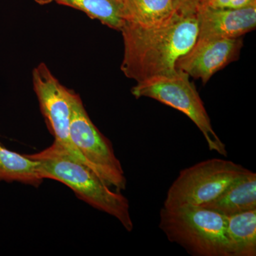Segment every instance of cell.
Instances as JSON below:
<instances>
[{
  "label": "cell",
  "mask_w": 256,
  "mask_h": 256,
  "mask_svg": "<svg viewBox=\"0 0 256 256\" xmlns=\"http://www.w3.org/2000/svg\"><path fill=\"white\" fill-rule=\"evenodd\" d=\"M124 43L121 70L136 82L176 72L178 60L198 38L196 14H178L158 28H142L126 22L120 30Z\"/></svg>",
  "instance_id": "1"
},
{
  "label": "cell",
  "mask_w": 256,
  "mask_h": 256,
  "mask_svg": "<svg viewBox=\"0 0 256 256\" xmlns=\"http://www.w3.org/2000/svg\"><path fill=\"white\" fill-rule=\"evenodd\" d=\"M26 156L38 163L42 180L64 184L80 200L114 217L128 232H132L134 225L128 198L120 192L112 191L94 170L60 144L54 142L44 150Z\"/></svg>",
  "instance_id": "2"
},
{
  "label": "cell",
  "mask_w": 256,
  "mask_h": 256,
  "mask_svg": "<svg viewBox=\"0 0 256 256\" xmlns=\"http://www.w3.org/2000/svg\"><path fill=\"white\" fill-rule=\"evenodd\" d=\"M159 226L170 242L194 256H232L227 217L201 206H163Z\"/></svg>",
  "instance_id": "3"
},
{
  "label": "cell",
  "mask_w": 256,
  "mask_h": 256,
  "mask_svg": "<svg viewBox=\"0 0 256 256\" xmlns=\"http://www.w3.org/2000/svg\"><path fill=\"white\" fill-rule=\"evenodd\" d=\"M136 98L154 99L183 112L200 129L210 151L226 156V144L214 130L208 112L188 74L178 70L169 75L160 76L137 82L132 88Z\"/></svg>",
  "instance_id": "4"
},
{
  "label": "cell",
  "mask_w": 256,
  "mask_h": 256,
  "mask_svg": "<svg viewBox=\"0 0 256 256\" xmlns=\"http://www.w3.org/2000/svg\"><path fill=\"white\" fill-rule=\"evenodd\" d=\"M248 169L230 160L214 158L184 169L168 190L164 207L201 206L216 198Z\"/></svg>",
  "instance_id": "5"
},
{
  "label": "cell",
  "mask_w": 256,
  "mask_h": 256,
  "mask_svg": "<svg viewBox=\"0 0 256 256\" xmlns=\"http://www.w3.org/2000/svg\"><path fill=\"white\" fill-rule=\"evenodd\" d=\"M70 138L88 166L117 192L126 190L127 180L112 143L100 132L86 110L80 96H74Z\"/></svg>",
  "instance_id": "6"
},
{
  "label": "cell",
  "mask_w": 256,
  "mask_h": 256,
  "mask_svg": "<svg viewBox=\"0 0 256 256\" xmlns=\"http://www.w3.org/2000/svg\"><path fill=\"white\" fill-rule=\"evenodd\" d=\"M32 82L47 128L54 138V142L87 165L70 138L72 106L76 92L62 85L44 63L34 69Z\"/></svg>",
  "instance_id": "7"
},
{
  "label": "cell",
  "mask_w": 256,
  "mask_h": 256,
  "mask_svg": "<svg viewBox=\"0 0 256 256\" xmlns=\"http://www.w3.org/2000/svg\"><path fill=\"white\" fill-rule=\"evenodd\" d=\"M242 47V38H197L176 62V69L206 84L216 72L237 60Z\"/></svg>",
  "instance_id": "8"
},
{
  "label": "cell",
  "mask_w": 256,
  "mask_h": 256,
  "mask_svg": "<svg viewBox=\"0 0 256 256\" xmlns=\"http://www.w3.org/2000/svg\"><path fill=\"white\" fill-rule=\"evenodd\" d=\"M197 38H240L255 30L256 6L238 10L200 8Z\"/></svg>",
  "instance_id": "9"
},
{
  "label": "cell",
  "mask_w": 256,
  "mask_h": 256,
  "mask_svg": "<svg viewBox=\"0 0 256 256\" xmlns=\"http://www.w3.org/2000/svg\"><path fill=\"white\" fill-rule=\"evenodd\" d=\"M201 206L230 216L256 208V174L248 170L216 198Z\"/></svg>",
  "instance_id": "10"
},
{
  "label": "cell",
  "mask_w": 256,
  "mask_h": 256,
  "mask_svg": "<svg viewBox=\"0 0 256 256\" xmlns=\"http://www.w3.org/2000/svg\"><path fill=\"white\" fill-rule=\"evenodd\" d=\"M124 21L142 26L158 28L178 14L176 0H124Z\"/></svg>",
  "instance_id": "11"
},
{
  "label": "cell",
  "mask_w": 256,
  "mask_h": 256,
  "mask_svg": "<svg viewBox=\"0 0 256 256\" xmlns=\"http://www.w3.org/2000/svg\"><path fill=\"white\" fill-rule=\"evenodd\" d=\"M226 217L232 256H256V208Z\"/></svg>",
  "instance_id": "12"
},
{
  "label": "cell",
  "mask_w": 256,
  "mask_h": 256,
  "mask_svg": "<svg viewBox=\"0 0 256 256\" xmlns=\"http://www.w3.org/2000/svg\"><path fill=\"white\" fill-rule=\"evenodd\" d=\"M44 180L38 171V163L25 154L6 149L0 142V182H18L38 186Z\"/></svg>",
  "instance_id": "13"
},
{
  "label": "cell",
  "mask_w": 256,
  "mask_h": 256,
  "mask_svg": "<svg viewBox=\"0 0 256 256\" xmlns=\"http://www.w3.org/2000/svg\"><path fill=\"white\" fill-rule=\"evenodd\" d=\"M57 4L85 13L92 20L120 32L124 26V0H53Z\"/></svg>",
  "instance_id": "14"
},
{
  "label": "cell",
  "mask_w": 256,
  "mask_h": 256,
  "mask_svg": "<svg viewBox=\"0 0 256 256\" xmlns=\"http://www.w3.org/2000/svg\"><path fill=\"white\" fill-rule=\"evenodd\" d=\"M252 6H256V0H203L200 8L238 10Z\"/></svg>",
  "instance_id": "15"
},
{
  "label": "cell",
  "mask_w": 256,
  "mask_h": 256,
  "mask_svg": "<svg viewBox=\"0 0 256 256\" xmlns=\"http://www.w3.org/2000/svg\"><path fill=\"white\" fill-rule=\"evenodd\" d=\"M203 0H176L178 14L188 16L196 14Z\"/></svg>",
  "instance_id": "16"
},
{
  "label": "cell",
  "mask_w": 256,
  "mask_h": 256,
  "mask_svg": "<svg viewBox=\"0 0 256 256\" xmlns=\"http://www.w3.org/2000/svg\"><path fill=\"white\" fill-rule=\"evenodd\" d=\"M35 2L40 5H46L50 4V2H53V0H34Z\"/></svg>",
  "instance_id": "17"
}]
</instances>
